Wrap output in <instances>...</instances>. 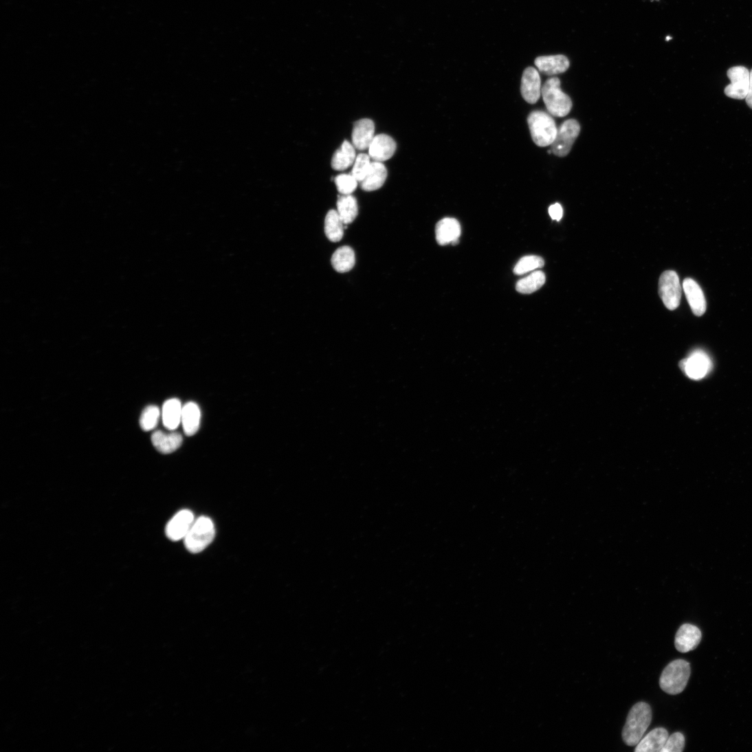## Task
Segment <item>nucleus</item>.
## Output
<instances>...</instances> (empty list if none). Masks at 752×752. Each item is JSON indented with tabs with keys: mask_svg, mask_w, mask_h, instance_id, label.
I'll return each mask as SVG.
<instances>
[{
	"mask_svg": "<svg viewBox=\"0 0 752 752\" xmlns=\"http://www.w3.org/2000/svg\"><path fill=\"white\" fill-rule=\"evenodd\" d=\"M160 411L157 406H149L146 407L143 410L140 419L142 429L144 432L151 431L157 426Z\"/></svg>",
	"mask_w": 752,
	"mask_h": 752,
	"instance_id": "obj_29",
	"label": "nucleus"
},
{
	"mask_svg": "<svg viewBox=\"0 0 752 752\" xmlns=\"http://www.w3.org/2000/svg\"><path fill=\"white\" fill-rule=\"evenodd\" d=\"M727 76L731 84L725 88V94L734 99H745L749 87L750 72L749 70L742 66L734 67L729 69Z\"/></svg>",
	"mask_w": 752,
	"mask_h": 752,
	"instance_id": "obj_8",
	"label": "nucleus"
},
{
	"mask_svg": "<svg viewBox=\"0 0 752 752\" xmlns=\"http://www.w3.org/2000/svg\"><path fill=\"white\" fill-rule=\"evenodd\" d=\"M331 263L334 269L340 274L351 271L355 264L354 250L349 246H342L333 254Z\"/></svg>",
	"mask_w": 752,
	"mask_h": 752,
	"instance_id": "obj_23",
	"label": "nucleus"
},
{
	"mask_svg": "<svg viewBox=\"0 0 752 752\" xmlns=\"http://www.w3.org/2000/svg\"><path fill=\"white\" fill-rule=\"evenodd\" d=\"M745 99L747 104L752 109V70L750 71L749 91Z\"/></svg>",
	"mask_w": 752,
	"mask_h": 752,
	"instance_id": "obj_34",
	"label": "nucleus"
},
{
	"mask_svg": "<svg viewBox=\"0 0 752 752\" xmlns=\"http://www.w3.org/2000/svg\"><path fill=\"white\" fill-rule=\"evenodd\" d=\"M545 261L541 256H526L516 265L513 272L516 275H524L544 267Z\"/></svg>",
	"mask_w": 752,
	"mask_h": 752,
	"instance_id": "obj_28",
	"label": "nucleus"
},
{
	"mask_svg": "<svg viewBox=\"0 0 752 752\" xmlns=\"http://www.w3.org/2000/svg\"><path fill=\"white\" fill-rule=\"evenodd\" d=\"M652 711L645 703L636 704L630 711L622 731L624 742L630 747L637 746L651 725Z\"/></svg>",
	"mask_w": 752,
	"mask_h": 752,
	"instance_id": "obj_1",
	"label": "nucleus"
},
{
	"mask_svg": "<svg viewBox=\"0 0 752 752\" xmlns=\"http://www.w3.org/2000/svg\"><path fill=\"white\" fill-rule=\"evenodd\" d=\"M375 124L368 119L357 121L352 133L353 145L360 151L368 149L375 137Z\"/></svg>",
	"mask_w": 752,
	"mask_h": 752,
	"instance_id": "obj_16",
	"label": "nucleus"
},
{
	"mask_svg": "<svg viewBox=\"0 0 752 752\" xmlns=\"http://www.w3.org/2000/svg\"><path fill=\"white\" fill-rule=\"evenodd\" d=\"M388 177V170L383 163L373 161L365 178L360 182L362 190L371 192L380 189Z\"/></svg>",
	"mask_w": 752,
	"mask_h": 752,
	"instance_id": "obj_19",
	"label": "nucleus"
},
{
	"mask_svg": "<svg viewBox=\"0 0 752 752\" xmlns=\"http://www.w3.org/2000/svg\"><path fill=\"white\" fill-rule=\"evenodd\" d=\"M368 149V155L376 162H385L390 159L397 149L394 139L386 134L374 137Z\"/></svg>",
	"mask_w": 752,
	"mask_h": 752,
	"instance_id": "obj_13",
	"label": "nucleus"
},
{
	"mask_svg": "<svg viewBox=\"0 0 752 752\" xmlns=\"http://www.w3.org/2000/svg\"><path fill=\"white\" fill-rule=\"evenodd\" d=\"M681 366L692 379L700 380L711 371L712 363L703 351H696L681 362Z\"/></svg>",
	"mask_w": 752,
	"mask_h": 752,
	"instance_id": "obj_10",
	"label": "nucleus"
},
{
	"mask_svg": "<svg viewBox=\"0 0 752 752\" xmlns=\"http://www.w3.org/2000/svg\"><path fill=\"white\" fill-rule=\"evenodd\" d=\"M691 674L689 663L684 660H676L670 663L663 670L660 686L666 693L676 695L686 687Z\"/></svg>",
	"mask_w": 752,
	"mask_h": 752,
	"instance_id": "obj_5",
	"label": "nucleus"
},
{
	"mask_svg": "<svg viewBox=\"0 0 752 752\" xmlns=\"http://www.w3.org/2000/svg\"><path fill=\"white\" fill-rule=\"evenodd\" d=\"M580 133L577 121L568 120L558 129L556 138L552 144V152L557 156L565 157L571 152Z\"/></svg>",
	"mask_w": 752,
	"mask_h": 752,
	"instance_id": "obj_7",
	"label": "nucleus"
},
{
	"mask_svg": "<svg viewBox=\"0 0 752 752\" xmlns=\"http://www.w3.org/2000/svg\"><path fill=\"white\" fill-rule=\"evenodd\" d=\"M335 183L340 194L349 195L356 190L358 181L351 174H342L335 178Z\"/></svg>",
	"mask_w": 752,
	"mask_h": 752,
	"instance_id": "obj_31",
	"label": "nucleus"
},
{
	"mask_svg": "<svg viewBox=\"0 0 752 752\" xmlns=\"http://www.w3.org/2000/svg\"><path fill=\"white\" fill-rule=\"evenodd\" d=\"M534 64L541 73L550 76L563 74L570 67L568 59L563 55L541 56L535 60Z\"/></svg>",
	"mask_w": 752,
	"mask_h": 752,
	"instance_id": "obj_17",
	"label": "nucleus"
},
{
	"mask_svg": "<svg viewBox=\"0 0 752 752\" xmlns=\"http://www.w3.org/2000/svg\"><path fill=\"white\" fill-rule=\"evenodd\" d=\"M370 158L367 154L360 153L355 159L351 175L358 182L363 181L370 169L372 163Z\"/></svg>",
	"mask_w": 752,
	"mask_h": 752,
	"instance_id": "obj_30",
	"label": "nucleus"
},
{
	"mask_svg": "<svg viewBox=\"0 0 752 752\" xmlns=\"http://www.w3.org/2000/svg\"><path fill=\"white\" fill-rule=\"evenodd\" d=\"M546 280L544 272L537 271L519 280L516 290L522 294H530L541 289Z\"/></svg>",
	"mask_w": 752,
	"mask_h": 752,
	"instance_id": "obj_27",
	"label": "nucleus"
},
{
	"mask_svg": "<svg viewBox=\"0 0 752 752\" xmlns=\"http://www.w3.org/2000/svg\"><path fill=\"white\" fill-rule=\"evenodd\" d=\"M183 407L177 399L168 400L164 405L162 418L165 427L170 431L177 428L181 422Z\"/></svg>",
	"mask_w": 752,
	"mask_h": 752,
	"instance_id": "obj_24",
	"label": "nucleus"
},
{
	"mask_svg": "<svg viewBox=\"0 0 752 752\" xmlns=\"http://www.w3.org/2000/svg\"><path fill=\"white\" fill-rule=\"evenodd\" d=\"M659 294L665 307L675 310L680 305L682 288L677 274L673 271L664 272L659 280Z\"/></svg>",
	"mask_w": 752,
	"mask_h": 752,
	"instance_id": "obj_6",
	"label": "nucleus"
},
{
	"mask_svg": "<svg viewBox=\"0 0 752 752\" xmlns=\"http://www.w3.org/2000/svg\"><path fill=\"white\" fill-rule=\"evenodd\" d=\"M669 738L668 731L664 728H656L639 741L635 752H661Z\"/></svg>",
	"mask_w": 752,
	"mask_h": 752,
	"instance_id": "obj_18",
	"label": "nucleus"
},
{
	"mask_svg": "<svg viewBox=\"0 0 752 752\" xmlns=\"http://www.w3.org/2000/svg\"><path fill=\"white\" fill-rule=\"evenodd\" d=\"M337 206L338 212L345 225L355 220L358 214V205L355 197L351 195H342L338 199Z\"/></svg>",
	"mask_w": 752,
	"mask_h": 752,
	"instance_id": "obj_25",
	"label": "nucleus"
},
{
	"mask_svg": "<svg viewBox=\"0 0 752 752\" xmlns=\"http://www.w3.org/2000/svg\"><path fill=\"white\" fill-rule=\"evenodd\" d=\"M195 518L193 513L188 509L179 511L168 523L166 533L173 542L184 540L192 527Z\"/></svg>",
	"mask_w": 752,
	"mask_h": 752,
	"instance_id": "obj_9",
	"label": "nucleus"
},
{
	"mask_svg": "<svg viewBox=\"0 0 752 752\" xmlns=\"http://www.w3.org/2000/svg\"><path fill=\"white\" fill-rule=\"evenodd\" d=\"M683 289L693 313L696 316H703L707 305L700 286L693 279L687 278L683 281Z\"/></svg>",
	"mask_w": 752,
	"mask_h": 752,
	"instance_id": "obj_14",
	"label": "nucleus"
},
{
	"mask_svg": "<svg viewBox=\"0 0 752 752\" xmlns=\"http://www.w3.org/2000/svg\"><path fill=\"white\" fill-rule=\"evenodd\" d=\"M702 636V632L699 628L689 623L683 624L676 634V649L681 653L693 651L699 646Z\"/></svg>",
	"mask_w": 752,
	"mask_h": 752,
	"instance_id": "obj_12",
	"label": "nucleus"
},
{
	"mask_svg": "<svg viewBox=\"0 0 752 752\" xmlns=\"http://www.w3.org/2000/svg\"><path fill=\"white\" fill-rule=\"evenodd\" d=\"M549 211L551 217L554 221H557L559 222L563 217V208L562 206L558 203L551 206Z\"/></svg>",
	"mask_w": 752,
	"mask_h": 752,
	"instance_id": "obj_33",
	"label": "nucleus"
},
{
	"mask_svg": "<svg viewBox=\"0 0 752 752\" xmlns=\"http://www.w3.org/2000/svg\"><path fill=\"white\" fill-rule=\"evenodd\" d=\"M356 157L355 146L345 140L333 155L332 167L335 170L344 171L354 164Z\"/></svg>",
	"mask_w": 752,
	"mask_h": 752,
	"instance_id": "obj_22",
	"label": "nucleus"
},
{
	"mask_svg": "<svg viewBox=\"0 0 752 752\" xmlns=\"http://www.w3.org/2000/svg\"><path fill=\"white\" fill-rule=\"evenodd\" d=\"M214 535L216 529L212 520L206 516H201L195 520L186 535L185 546L191 553H199L212 543Z\"/></svg>",
	"mask_w": 752,
	"mask_h": 752,
	"instance_id": "obj_4",
	"label": "nucleus"
},
{
	"mask_svg": "<svg viewBox=\"0 0 752 752\" xmlns=\"http://www.w3.org/2000/svg\"><path fill=\"white\" fill-rule=\"evenodd\" d=\"M527 122L533 142L539 146L552 145L558 129L553 118L544 111H533L528 117Z\"/></svg>",
	"mask_w": 752,
	"mask_h": 752,
	"instance_id": "obj_2",
	"label": "nucleus"
},
{
	"mask_svg": "<svg viewBox=\"0 0 752 752\" xmlns=\"http://www.w3.org/2000/svg\"><path fill=\"white\" fill-rule=\"evenodd\" d=\"M560 85L559 78H552L546 82L542 90V96L548 111L556 118L568 115L573 106L571 98L562 91Z\"/></svg>",
	"mask_w": 752,
	"mask_h": 752,
	"instance_id": "obj_3",
	"label": "nucleus"
},
{
	"mask_svg": "<svg viewBox=\"0 0 752 752\" xmlns=\"http://www.w3.org/2000/svg\"><path fill=\"white\" fill-rule=\"evenodd\" d=\"M521 94L526 102L535 104L542 96V80L538 70L533 67L527 68L521 80Z\"/></svg>",
	"mask_w": 752,
	"mask_h": 752,
	"instance_id": "obj_11",
	"label": "nucleus"
},
{
	"mask_svg": "<svg viewBox=\"0 0 752 752\" xmlns=\"http://www.w3.org/2000/svg\"><path fill=\"white\" fill-rule=\"evenodd\" d=\"M155 448L160 453L169 454L177 450L183 443V437L178 433L166 434L156 431L151 437Z\"/></svg>",
	"mask_w": 752,
	"mask_h": 752,
	"instance_id": "obj_20",
	"label": "nucleus"
},
{
	"mask_svg": "<svg viewBox=\"0 0 752 752\" xmlns=\"http://www.w3.org/2000/svg\"><path fill=\"white\" fill-rule=\"evenodd\" d=\"M344 224L338 210H330L325 219V233L332 242L340 241L344 236Z\"/></svg>",
	"mask_w": 752,
	"mask_h": 752,
	"instance_id": "obj_26",
	"label": "nucleus"
},
{
	"mask_svg": "<svg viewBox=\"0 0 752 752\" xmlns=\"http://www.w3.org/2000/svg\"><path fill=\"white\" fill-rule=\"evenodd\" d=\"M436 234L439 245H456L461 234V225L455 219H444L438 223Z\"/></svg>",
	"mask_w": 752,
	"mask_h": 752,
	"instance_id": "obj_15",
	"label": "nucleus"
},
{
	"mask_svg": "<svg viewBox=\"0 0 752 752\" xmlns=\"http://www.w3.org/2000/svg\"><path fill=\"white\" fill-rule=\"evenodd\" d=\"M685 740L683 733L676 732L669 736L661 752H681L685 747Z\"/></svg>",
	"mask_w": 752,
	"mask_h": 752,
	"instance_id": "obj_32",
	"label": "nucleus"
},
{
	"mask_svg": "<svg viewBox=\"0 0 752 752\" xmlns=\"http://www.w3.org/2000/svg\"><path fill=\"white\" fill-rule=\"evenodd\" d=\"M201 411L197 403L189 402L183 407L181 423L186 436H192L200 426Z\"/></svg>",
	"mask_w": 752,
	"mask_h": 752,
	"instance_id": "obj_21",
	"label": "nucleus"
}]
</instances>
